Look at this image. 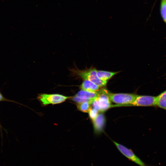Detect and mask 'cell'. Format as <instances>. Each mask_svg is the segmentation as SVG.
<instances>
[{
    "mask_svg": "<svg viewBox=\"0 0 166 166\" xmlns=\"http://www.w3.org/2000/svg\"><path fill=\"white\" fill-rule=\"evenodd\" d=\"M138 95L131 93H110L109 97L112 102L118 105H112V107L119 106H129L136 100Z\"/></svg>",
    "mask_w": 166,
    "mask_h": 166,
    "instance_id": "obj_1",
    "label": "cell"
},
{
    "mask_svg": "<svg viewBox=\"0 0 166 166\" xmlns=\"http://www.w3.org/2000/svg\"><path fill=\"white\" fill-rule=\"evenodd\" d=\"M77 74L84 80L92 81L100 87L105 86L107 81H102L99 79L97 75V70L95 68H90L84 70H78L75 71Z\"/></svg>",
    "mask_w": 166,
    "mask_h": 166,
    "instance_id": "obj_2",
    "label": "cell"
},
{
    "mask_svg": "<svg viewBox=\"0 0 166 166\" xmlns=\"http://www.w3.org/2000/svg\"><path fill=\"white\" fill-rule=\"evenodd\" d=\"M113 142L119 151L128 160L140 166H148L147 164L137 156L132 150L114 141Z\"/></svg>",
    "mask_w": 166,
    "mask_h": 166,
    "instance_id": "obj_3",
    "label": "cell"
},
{
    "mask_svg": "<svg viewBox=\"0 0 166 166\" xmlns=\"http://www.w3.org/2000/svg\"><path fill=\"white\" fill-rule=\"evenodd\" d=\"M70 97L59 94H42L39 96L38 99L43 105H46L59 104L65 101Z\"/></svg>",
    "mask_w": 166,
    "mask_h": 166,
    "instance_id": "obj_4",
    "label": "cell"
},
{
    "mask_svg": "<svg viewBox=\"0 0 166 166\" xmlns=\"http://www.w3.org/2000/svg\"><path fill=\"white\" fill-rule=\"evenodd\" d=\"M98 91L97 98L100 108V111L104 112L112 107L109 97L110 93L105 89H103Z\"/></svg>",
    "mask_w": 166,
    "mask_h": 166,
    "instance_id": "obj_5",
    "label": "cell"
},
{
    "mask_svg": "<svg viewBox=\"0 0 166 166\" xmlns=\"http://www.w3.org/2000/svg\"><path fill=\"white\" fill-rule=\"evenodd\" d=\"M156 97L148 95H138L135 101L130 105L140 106H155Z\"/></svg>",
    "mask_w": 166,
    "mask_h": 166,
    "instance_id": "obj_6",
    "label": "cell"
},
{
    "mask_svg": "<svg viewBox=\"0 0 166 166\" xmlns=\"http://www.w3.org/2000/svg\"><path fill=\"white\" fill-rule=\"evenodd\" d=\"M98 91L91 92L81 90L79 91L75 96L85 100L91 102V103L93 100L98 97L99 94Z\"/></svg>",
    "mask_w": 166,
    "mask_h": 166,
    "instance_id": "obj_7",
    "label": "cell"
},
{
    "mask_svg": "<svg viewBox=\"0 0 166 166\" xmlns=\"http://www.w3.org/2000/svg\"><path fill=\"white\" fill-rule=\"evenodd\" d=\"M93 121L95 131L97 133L101 132L103 129L105 122L104 115L101 113L98 114Z\"/></svg>",
    "mask_w": 166,
    "mask_h": 166,
    "instance_id": "obj_8",
    "label": "cell"
},
{
    "mask_svg": "<svg viewBox=\"0 0 166 166\" xmlns=\"http://www.w3.org/2000/svg\"><path fill=\"white\" fill-rule=\"evenodd\" d=\"M80 87L82 90L91 92L97 91L100 89L98 86L88 80H84Z\"/></svg>",
    "mask_w": 166,
    "mask_h": 166,
    "instance_id": "obj_9",
    "label": "cell"
},
{
    "mask_svg": "<svg viewBox=\"0 0 166 166\" xmlns=\"http://www.w3.org/2000/svg\"><path fill=\"white\" fill-rule=\"evenodd\" d=\"M156 106L166 110V90L156 97Z\"/></svg>",
    "mask_w": 166,
    "mask_h": 166,
    "instance_id": "obj_10",
    "label": "cell"
},
{
    "mask_svg": "<svg viewBox=\"0 0 166 166\" xmlns=\"http://www.w3.org/2000/svg\"><path fill=\"white\" fill-rule=\"evenodd\" d=\"M119 72H110L109 71L97 70V75L98 77L101 80L107 81L113 76Z\"/></svg>",
    "mask_w": 166,
    "mask_h": 166,
    "instance_id": "obj_11",
    "label": "cell"
},
{
    "mask_svg": "<svg viewBox=\"0 0 166 166\" xmlns=\"http://www.w3.org/2000/svg\"><path fill=\"white\" fill-rule=\"evenodd\" d=\"M77 108L80 111L85 112L88 113L91 109V102L89 101H85L78 103Z\"/></svg>",
    "mask_w": 166,
    "mask_h": 166,
    "instance_id": "obj_12",
    "label": "cell"
},
{
    "mask_svg": "<svg viewBox=\"0 0 166 166\" xmlns=\"http://www.w3.org/2000/svg\"><path fill=\"white\" fill-rule=\"evenodd\" d=\"M160 11L162 18L166 23V0H161Z\"/></svg>",
    "mask_w": 166,
    "mask_h": 166,
    "instance_id": "obj_13",
    "label": "cell"
},
{
    "mask_svg": "<svg viewBox=\"0 0 166 166\" xmlns=\"http://www.w3.org/2000/svg\"><path fill=\"white\" fill-rule=\"evenodd\" d=\"M90 118L93 121L98 115V111L94 108H91L89 112Z\"/></svg>",
    "mask_w": 166,
    "mask_h": 166,
    "instance_id": "obj_14",
    "label": "cell"
},
{
    "mask_svg": "<svg viewBox=\"0 0 166 166\" xmlns=\"http://www.w3.org/2000/svg\"><path fill=\"white\" fill-rule=\"evenodd\" d=\"M97 97L95 98L93 100L91 103V105L93 108L96 109L98 111H100V108Z\"/></svg>",
    "mask_w": 166,
    "mask_h": 166,
    "instance_id": "obj_15",
    "label": "cell"
},
{
    "mask_svg": "<svg viewBox=\"0 0 166 166\" xmlns=\"http://www.w3.org/2000/svg\"><path fill=\"white\" fill-rule=\"evenodd\" d=\"M4 99V98L3 97L2 95L0 93V101L3 100Z\"/></svg>",
    "mask_w": 166,
    "mask_h": 166,
    "instance_id": "obj_16",
    "label": "cell"
}]
</instances>
